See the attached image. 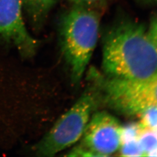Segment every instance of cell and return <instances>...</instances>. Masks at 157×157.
Wrapping results in <instances>:
<instances>
[{
    "instance_id": "6da1fadb",
    "label": "cell",
    "mask_w": 157,
    "mask_h": 157,
    "mask_svg": "<svg viewBox=\"0 0 157 157\" xmlns=\"http://www.w3.org/2000/svg\"><path fill=\"white\" fill-rule=\"evenodd\" d=\"M102 70L107 78L143 81L157 73V47L146 26L134 19L119 18L102 39Z\"/></svg>"
},
{
    "instance_id": "7a4b0ae2",
    "label": "cell",
    "mask_w": 157,
    "mask_h": 157,
    "mask_svg": "<svg viewBox=\"0 0 157 157\" xmlns=\"http://www.w3.org/2000/svg\"><path fill=\"white\" fill-rule=\"evenodd\" d=\"M101 15L92 9L72 6L61 18V50L75 86L80 83L97 44Z\"/></svg>"
},
{
    "instance_id": "3957f363",
    "label": "cell",
    "mask_w": 157,
    "mask_h": 157,
    "mask_svg": "<svg viewBox=\"0 0 157 157\" xmlns=\"http://www.w3.org/2000/svg\"><path fill=\"white\" fill-rule=\"evenodd\" d=\"M89 80V84L72 107L32 147L36 155L53 157L80 139L91 115L101 105L100 91L96 84Z\"/></svg>"
},
{
    "instance_id": "277c9868",
    "label": "cell",
    "mask_w": 157,
    "mask_h": 157,
    "mask_svg": "<svg viewBox=\"0 0 157 157\" xmlns=\"http://www.w3.org/2000/svg\"><path fill=\"white\" fill-rule=\"evenodd\" d=\"M88 78L100 91L101 105L118 113L133 117L157 107V73L146 80L129 81L109 78L91 69Z\"/></svg>"
},
{
    "instance_id": "5b68a950",
    "label": "cell",
    "mask_w": 157,
    "mask_h": 157,
    "mask_svg": "<svg viewBox=\"0 0 157 157\" xmlns=\"http://www.w3.org/2000/svg\"><path fill=\"white\" fill-rule=\"evenodd\" d=\"M122 125L105 111L93 113L84 133L66 155L68 157H108L118 151L121 144Z\"/></svg>"
},
{
    "instance_id": "8992f818",
    "label": "cell",
    "mask_w": 157,
    "mask_h": 157,
    "mask_svg": "<svg viewBox=\"0 0 157 157\" xmlns=\"http://www.w3.org/2000/svg\"><path fill=\"white\" fill-rule=\"evenodd\" d=\"M23 0H0V38L14 46L21 56H34L39 42L30 34L23 17Z\"/></svg>"
},
{
    "instance_id": "52a82bcc",
    "label": "cell",
    "mask_w": 157,
    "mask_h": 157,
    "mask_svg": "<svg viewBox=\"0 0 157 157\" xmlns=\"http://www.w3.org/2000/svg\"><path fill=\"white\" fill-rule=\"evenodd\" d=\"M24 11L34 29L40 28L56 3V0H23Z\"/></svg>"
},
{
    "instance_id": "ba28073f",
    "label": "cell",
    "mask_w": 157,
    "mask_h": 157,
    "mask_svg": "<svg viewBox=\"0 0 157 157\" xmlns=\"http://www.w3.org/2000/svg\"><path fill=\"white\" fill-rule=\"evenodd\" d=\"M139 141L144 156L157 152V128L141 127Z\"/></svg>"
},
{
    "instance_id": "9c48e42d",
    "label": "cell",
    "mask_w": 157,
    "mask_h": 157,
    "mask_svg": "<svg viewBox=\"0 0 157 157\" xmlns=\"http://www.w3.org/2000/svg\"><path fill=\"white\" fill-rule=\"evenodd\" d=\"M120 156L144 157V154L140 145L139 139L121 142L119 149Z\"/></svg>"
},
{
    "instance_id": "30bf717a",
    "label": "cell",
    "mask_w": 157,
    "mask_h": 157,
    "mask_svg": "<svg viewBox=\"0 0 157 157\" xmlns=\"http://www.w3.org/2000/svg\"><path fill=\"white\" fill-rule=\"evenodd\" d=\"M141 128H157V107L150 108L139 115Z\"/></svg>"
},
{
    "instance_id": "8fae6325",
    "label": "cell",
    "mask_w": 157,
    "mask_h": 157,
    "mask_svg": "<svg viewBox=\"0 0 157 157\" xmlns=\"http://www.w3.org/2000/svg\"><path fill=\"white\" fill-rule=\"evenodd\" d=\"M72 6H83L102 13L106 8L107 0H67Z\"/></svg>"
},
{
    "instance_id": "7c38bea8",
    "label": "cell",
    "mask_w": 157,
    "mask_h": 157,
    "mask_svg": "<svg viewBox=\"0 0 157 157\" xmlns=\"http://www.w3.org/2000/svg\"><path fill=\"white\" fill-rule=\"evenodd\" d=\"M147 30L149 37L157 47V14L152 16Z\"/></svg>"
},
{
    "instance_id": "4fadbf2b",
    "label": "cell",
    "mask_w": 157,
    "mask_h": 157,
    "mask_svg": "<svg viewBox=\"0 0 157 157\" xmlns=\"http://www.w3.org/2000/svg\"><path fill=\"white\" fill-rule=\"evenodd\" d=\"M138 1L142 6H157V0H138Z\"/></svg>"
}]
</instances>
